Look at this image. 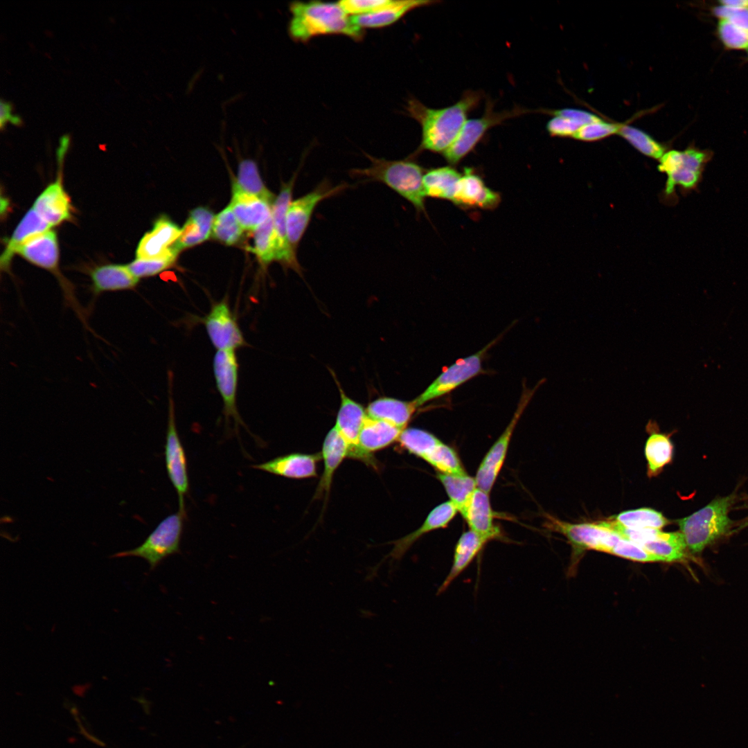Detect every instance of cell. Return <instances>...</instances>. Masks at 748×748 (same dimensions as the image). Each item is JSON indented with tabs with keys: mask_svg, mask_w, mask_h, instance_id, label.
Here are the masks:
<instances>
[{
	"mask_svg": "<svg viewBox=\"0 0 748 748\" xmlns=\"http://www.w3.org/2000/svg\"><path fill=\"white\" fill-rule=\"evenodd\" d=\"M392 0H345L339 1L349 16H359L375 12L392 3Z\"/></svg>",
	"mask_w": 748,
	"mask_h": 748,
	"instance_id": "cell-47",
	"label": "cell"
},
{
	"mask_svg": "<svg viewBox=\"0 0 748 748\" xmlns=\"http://www.w3.org/2000/svg\"><path fill=\"white\" fill-rule=\"evenodd\" d=\"M544 382L545 379L541 380L533 389L523 387L519 402L511 420L490 448L477 469L475 479L479 489L488 494L491 491L504 465L510 441L518 420L535 391Z\"/></svg>",
	"mask_w": 748,
	"mask_h": 748,
	"instance_id": "cell-8",
	"label": "cell"
},
{
	"mask_svg": "<svg viewBox=\"0 0 748 748\" xmlns=\"http://www.w3.org/2000/svg\"><path fill=\"white\" fill-rule=\"evenodd\" d=\"M438 2L429 0H393L389 6L375 12L350 17L352 21L363 30L384 28L398 21L414 9Z\"/></svg>",
	"mask_w": 748,
	"mask_h": 748,
	"instance_id": "cell-26",
	"label": "cell"
},
{
	"mask_svg": "<svg viewBox=\"0 0 748 748\" xmlns=\"http://www.w3.org/2000/svg\"><path fill=\"white\" fill-rule=\"evenodd\" d=\"M490 540L469 529L461 534L458 540L454 552V558L451 569L445 580L438 589L437 594L444 592L454 580L473 561L485 544Z\"/></svg>",
	"mask_w": 748,
	"mask_h": 748,
	"instance_id": "cell-25",
	"label": "cell"
},
{
	"mask_svg": "<svg viewBox=\"0 0 748 748\" xmlns=\"http://www.w3.org/2000/svg\"><path fill=\"white\" fill-rule=\"evenodd\" d=\"M748 526V517L742 522L740 526V528Z\"/></svg>",
	"mask_w": 748,
	"mask_h": 748,
	"instance_id": "cell-53",
	"label": "cell"
},
{
	"mask_svg": "<svg viewBox=\"0 0 748 748\" xmlns=\"http://www.w3.org/2000/svg\"><path fill=\"white\" fill-rule=\"evenodd\" d=\"M165 444V463L168 478L178 496L179 510L186 515L185 497L190 490L188 463L175 422V404L170 392Z\"/></svg>",
	"mask_w": 748,
	"mask_h": 748,
	"instance_id": "cell-11",
	"label": "cell"
},
{
	"mask_svg": "<svg viewBox=\"0 0 748 748\" xmlns=\"http://www.w3.org/2000/svg\"><path fill=\"white\" fill-rule=\"evenodd\" d=\"M321 458V453H291L254 465L252 467L286 478L306 479L317 475V463Z\"/></svg>",
	"mask_w": 748,
	"mask_h": 748,
	"instance_id": "cell-19",
	"label": "cell"
},
{
	"mask_svg": "<svg viewBox=\"0 0 748 748\" xmlns=\"http://www.w3.org/2000/svg\"><path fill=\"white\" fill-rule=\"evenodd\" d=\"M720 19H728L736 26L748 30V8H734L720 5L713 8Z\"/></svg>",
	"mask_w": 748,
	"mask_h": 748,
	"instance_id": "cell-49",
	"label": "cell"
},
{
	"mask_svg": "<svg viewBox=\"0 0 748 748\" xmlns=\"http://www.w3.org/2000/svg\"><path fill=\"white\" fill-rule=\"evenodd\" d=\"M371 165L365 168H354L350 174L367 181L385 184L410 202L418 212L426 213L422 179L424 169L416 161L407 159L387 160L366 154Z\"/></svg>",
	"mask_w": 748,
	"mask_h": 748,
	"instance_id": "cell-3",
	"label": "cell"
},
{
	"mask_svg": "<svg viewBox=\"0 0 748 748\" xmlns=\"http://www.w3.org/2000/svg\"><path fill=\"white\" fill-rule=\"evenodd\" d=\"M583 125L581 122L572 118L553 115L547 123L546 130L553 136L573 137Z\"/></svg>",
	"mask_w": 748,
	"mask_h": 748,
	"instance_id": "cell-48",
	"label": "cell"
},
{
	"mask_svg": "<svg viewBox=\"0 0 748 748\" xmlns=\"http://www.w3.org/2000/svg\"><path fill=\"white\" fill-rule=\"evenodd\" d=\"M553 115H560L572 118L580 122L583 125L594 122L600 119L597 116L591 114L586 111H582L576 109H563L553 112Z\"/></svg>",
	"mask_w": 748,
	"mask_h": 748,
	"instance_id": "cell-50",
	"label": "cell"
},
{
	"mask_svg": "<svg viewBox=\"0 0 748 748\" xmlns=\"http://www.w3.org/2000/svg\"><path fill=\"white\" fill-rule=\"evenodd\" d=\"M273 204L233 189L230 206L243 229L253 231L272 216Z\"/></svg>",
	"mask_w": 748,
	"mask_h": 748,
	"instance_id": "cell-24",
	"label": "cell"
},
{
	"mask_svg": "<svg viewBox=\"0 0 748 748\" xmlns=\"http://www.w3.org/2000/svg\"><path fill=\"white\" fill-rule=\"evenodd\" d=\"M546 526L564 535L572 545L576 555L587 549L611 553L621 538L598 522L573 524L547 516Z\"/></svg>",
	"mask_w": 748,
	"mask_h": 748,
	"instance_id": "cell-12",
	"label": "cell"
},
{
	"mask_svg": "<svg viewBox=\"0 0 748 748\" xmlns=\"http://www.w3.org/2000/svg\"><path fill=\"white\" fill-rule=\"evenodd\" d=\"M479 91H466L456 103L440 109L429 108L418 100L407 105L409 115L420 125L422 139L419 150L443 154L454 142L482 98Z\"/></svg>",
	"mask_w": 748,
	"mask_h": 748,
	"instance_id": "cell-1",
	"label": "cell"
},
{
	"mask_svg": "<svg viewBox=\"0 0 748 748\" xmlns=\"http://www.w3.org/2000/svg\"><path fill=\"white\" fill-rule=\"evenodd\" d=\"M199 321L217 350L235 351L247 346L226 299L212 304L208 313Z\"/></svg>",
	"mask_w": 748,
	"mask_h": 748,
	"instance_id": "cell-14",
	"label": "cell"
},
{
	"mask_svg": "<svg viewBox=\"0 0 748 748\" xmlns=\"http://www.w3.org/2000/svg\"><path fill=\"white\" fill-rule=\"evenodd\" d=\"M296 175L297 173H295L288 182L282 184L281 189L272 205V217L276 261L281 262L301 275V267L296 259V252L292 249L288 241L286 223L287 212L292 202V190Z\"/></svg>",
	"mask_w": 748,
	"mask_h": 748,
	"instance_id": "cell-16",
	"label": "cell"
},
{
	"mask_svg": "<svg viewBox=\"0 0 748 748\" xmlns=\"http://www.w3.org/2000/svg\"><path fill=\"white\" fill-rule=\"evenodd\" d=\"M243 229L238 221L231 206L220 212L214 219L212 233L215 239L226 245L238 242Z\"/></svg>",
	"mask_w": 748,
	"mask_h": 748,
	"instance_id": "cell-40",
	"label": "cell"
},
{
	"mask_svg": "<svg viewBox=\"0 0 748 748\" xmlns=\"http://www.w3.org/2000/svg\"><path fill=\"white\" fill-rule=\"evenodd\" d=\"M656 422L650 420L646 426L650 431L645 445V456L648 463V476L656 477L673 459V445L670 434L656 431Z\"/></svg>",
	"mask_w": 748,
	"mask_h": 748,
	"instance_id": "cell-30",
	"label": "cell"
},
{
	"mask_svg": "<svg viewBox=\"0 0 748 748\" xmlns=\"http://www.w3.org/2000/svg\"><path fill=\"white\" fill-rule=\"evenodd\" d=\"M497 340L498 338H496L477 353L458 359L443 371L422 393L413 400L417 407L450 393L469 380L481 374L483 372V359L488 350Z\"/></svg>",
	"mask_w": 748,
	"mask_h": 748,
	"instance_id": "cell-10",
	"label": "cell"
},
{
	"mask_svg": "<svg viewBox=\"0 0 748 748\" xmlns=\"http://www.w3.org/2000/svg\"><path fill=\"white\" fill-rule=\"evenodd\" d=\"M233 189L262 198L271 204L274 195L265 186L256 162L251 159L242 160L238 165V176Z\"/></svg>",
	"mask_w": 748,
	"mask_h": 748,
	"instance_id": "cell-36",
	"label": "cell"
},
{
	"mask_svg": "<svg viewBox=\"0 0 748 748\" xmlns=\"http://www.w3.org/2000/svg\"><path fill=\"white\" fill-rule=\"evenodd\" d=\"M437 478L443 486L449 501L463 515L477 490L475 477L463 474H447L438 472Z\"/></svg>",
	"mask_w": 748,
	"mask_h": 748,
	"instance_id": "cell-34",
	"label": "cell"
},
{
	"mask_svg": "<svg viewBox=\"0 0 748 748\" xmlns=\"http://www.w3.org/2000/svg\"><path fill=\"white\" fill-rule=\"evenodd\" d=\"M7 121H10L13 125L18 126L22 124L21 117L12 114L11 103L1 99L0 101V127L1 130Z\"/></svg>",
	"mask_w": 748,
	"mask_h": 748,
	"instance_id": "cell-51",
	"label": "cell"
},
{
	"mask_svg": "<svg viewBox=\"0 0 748 748\" xmlns=\"http://www.w3.org/2000/svg\"><path fill=\"white\" fill-rule=\"evenodd\" d=\"M213 213L204 207H197L190 212L174 248L180 250L199 244L209 237L214 222Z\"/></svg>",
	"mask_w": 748,
	"mask_h": 748,
	"instance_id": "cell-32",
	"label": "cell"
},
{
	"mask_svg": "<svg viewBox=\"0 0 748 748\" xmlns=\"http://www.w3.org/2000/svg\"><path fill=\"white\" fill-rule=\"evenodd\" d=\"M612 519L625 527L634 529H661L670 524V521L661 513L650 508L623 511L612 517Z\"/></svg>",
	"mask_w": 748,
	"mask_h": 748,
	"instance_id": "cell-37",
	"label": "cell"
},
{
	"mask_svg": "<svg viewBox=\"0 0 748 748\" xmlns=\"http://www.w3.org/2000/svg\"><path fill=\"white\" fill-rule=\"evenodd\" d=\"M417 409L413 400L404 401L381 397L369 402L366 411L368 416L389 422L404 430Z\"/></svg>",
	"mask_w": 748,
	"mask_h": 748,
	"instance_id": "cell-27",
	"label": "cell"
},
{
	"mask_svg": "<svg viewBox=\"0 0 748 748\" xmlns=\"http://www.w3.org/2000/svg\"><path fill=\"white\" fill-rule=\"evenodd\" d=\"M176 258L168 257L155 259H139L131 262L127 266L132 274L137 278L154 276L170 267Z\"/></svg>",
	"mask_w": 748,
	"mask_h": 748,
	"instance_id": "cell-46",
	"label": "cell"
},
{
	"mask_svg": "<svg viewBox=\"0 0 748 748\" xmlns=\"http://www.w3.org/2000/svg\"><path fill=\"white\" fill-rule=\"evenodd\" d=\"M333 378L340 395V405L334 427L348 445V457L375 465V460L372 455L365 453L359 445V434L367 417L366 408L346 394L335 375H333Z\"/></svg>",
	"mask_w": 748,
	"mask_h": 748,
	"instance_id": "cell-15",
	"label": "cell"
},
{
	"mask_svg": "<svg viewBox=\"0 0 748 748\" xmlns=\"http://www.w3.org/2000/svg\"><path fill=\"white\" fill-rule=\"evenodd\" d=\"M734 499V495L717 498L691 515L677 520L690 553L700 554L729 531L732 521L729 511Z\"/></svg>",
	"mask_w": 748,
	"mask_h": 748,
	"instance_id": "cell-5",
	"label": "cell"
},
{
	"mask_svg": "<svg viewBox=\"0 0 748 748\" xmlns=\"http://www.w3.org/2000/svg\"><path fill=\"white\" fill-rule=\"evenodd\" d=\"M612 555L640 562H657L663 560L641 546L621 538L611 551Z\"/></svg>",
	"mask_w": 748,
	"mask_h": 748,
	"instance_id": "cell-45",
	"label": "cell"
},
{
	"mask_svg": "<svg viewBox=\"0 0 748 748\" xmlns=\"http://www.w3.org/2000/svg\"><path fill=\"white\" fill-rule=\"evenodd\" d=\"M526 113V109L515 107L509 111L497 112L493 103L488 100L483 114L479 118L467 119L452 145L443 154L447 162L458 164L477 145L492 127L505 121Z\"/></svg>",
	"mask_w": 748,
	"mask_h": 748,
	"instance_id": "cell-7",
	"label": "cell"
},
{
	"mask_svg": "<svg viewBox=\"0 0 748 748\" xmlns=\"http://www.w3.org/2000/svg\"><path fill=\"white\" fill-rule=\"evenodd\" d=\"M747 56H748V48L747 49Z\"/></svg>",
	"mask_w": 748,
	"mask_h": 748,
	"instance_id": "cell-54",
	"label": "cell"
},
{
	"mask_svg": "<svg viewBox=\"0 0 748 748\" xmlns=\"http://www.w3.org/2000/svg\"><path fill=\"white\" fill-rule=\"evenodd\" d=\"M618 134L636 150L648 157L659 160L667 151L665 145L632 126L622 125Z\"/></svg>",
	"mask_w": 748,
	"mask_h": 748,
	"instance_id": "cell-39",
	"label": "cell"
},
{
	"mask_svg": "<svg viewBox=\"0 0 748 748\" xmlns=\"http://www.w3.org/2000/svg\"><path fill=\"white\" fill-rule=\"evenodd\" d=\"M349 186L346 183L332 186L324 180L308 193L290 202L286 216L287 232L290 245L295 252L317 205L341 193Z\"/></svg>",
	"mask_w": 748,
	"mask_h": 748,
	"instance_id": "cell-9",
	"label": "cell"
},
{
	"mask_svg": "<svg viewBox=\"0 0 748 748\" xmlns=\"http://www.w3.org/2000/svg\"><path fill=\"white\" fill-rule=\"evenodd\" d=\"M186 515L178 510L165 517L138 547L114 554L112 558L136 556L145 560L150 570L165 558L180 552Z\"/></svg>",
	"mask_w": 748,
	"mask_h": 748,
	"instance_id": "cell-6",
	"label": "cell"
},
{
	"mask_svg": "<svg viewBox=\"0 0 748 748\" xmlns=\"http://www.w3.org/2000/svg\"><path fill=\"white\" fill-rule=\"evenodd\" d=\"M51 226L31 208L21 220L10 239L0 258L1 271H8L12 257L19 247L29 238L51 230Z\"/></svg>",
	"mask_w": 748,
	"mask_h": 748,
	"instance_id": "cell-28",
	"label": "cell"
},
{
	"mask_svg": "<svg viewBox=\"0 0 748 748\" xmlns=\"http://www.w3.org/2000/svg\"><path fill=\"white\" fill-rule=\"evenodd\" d=\"M290 10L289 33L294 40L305 42L326 35H342L354 39L363 37L364 30L352 21L339 2L294 1Z\"/></svg>",
	"mask_w": 748,
	"mask_h": 748,
	"instance_id": "cell-2",
	"label": "cell"
},
{
	"mask_svg": "<svg viewBox=\"0 0 748 748\" xmlns=\"http://www.w3.org/2000/svg\"><path fill=\"white\" fill-rule=\"evenodd\" d=\"M403 429L384 420L369 416L364 421L359 437V447L371 454L398 441Z\"/></svg>",
	"mask_w": 748,
	"mask_h": 748,
	"instance_id": "cell-31",
	"label": "cell"
},
{
	"mask_svg": "<svg viewBox=\"0 0 748 748\" xmlns=\"http://www.w3.org/2000/svg\"><path fill=\"white\" fill-rule=\"evenodd\" d=\"M51 226L71 217V203L60 177L51 184L36 199L32 207Z\"/></svg>",
	"mask_w": 748,
	"mask_h": 748,
	"instance_id": "cell-22",
	"label": "cell"
},
{
	"mask_svg": "<svg viewBox=\"0 0 748 748\" xmlns=\"http://www.w3.org/2000/svg\"><path fill=\"white\" fill-rule=\"evenodd\" d=\"M720 5L734 7V8H748V0H724L719 1Z\"/></svg>",
	"mask_w": 748,
	"mask_h": 748,
	"instance_id": "cell-52",
	"label": "cell"
},
{
	"mask_svg": "<svg viewBox=\"0 0 748 748\" xmlns=\"http://www.w3.org/2000/svg\"><path fill=\"white\" fill-rule=\"evenodd\" d=\"M213 368L216 386L223 402L222 413L226 422L229 423L233 420L237 434L240 425L248 431L237 407L239 364L235 351L217 350L214 355Z\"/></svg>",
	"mask_w": 748,
	"mask_h": 748,
	"instance_id": "cell-13",
	"label": "cell"
},
{
	"mask_svg": "<svg viewBox=\"0 0 748 748\" xmlns=\"http://www.w3.org/2000/svg\"><path fill=\"white\" fill-rule=\"evenodd\" d=\"M718 33L722 44L730 49L748 48V30L728 19H720Z\"/></svg>",
	"mask_w": 748,
	"mask_h": 748,
	"instance_id": "cell-43",
	"label": "cell"
},
{
	"mask_svg": "<svg viewBox=\"0 0 748 748\" xmlns=\"http://www.w3.org/2000/svg\"><path fill=\"white\" fill-rule=\"evenodd\" d=\"M500 202L499 193L488 187L479 175L472 168L464 169L452 201L455 205L464 208L492 210Z\"/></svg>",
	"mask_w": 748,
	"mask_h": 748,
	"instance_id": "cell-18",
	"label": "cell"
},
{
	"mask_svg": "<svg viewBox=\"0 0 748 748\" xmlns=\"http://www.w3.org/2000/svg\"><path fill=\"white\" fill-rule=\"evenodd\" d=\"M461 174L452 166L427 170L422 185L426 197L453 201Z\"/></svg>",
	"mask_w": 748,
	"mask_h": 748,
	"instance_id": "cell-33",
	"label": "cell"
},
{
	"mask_svg": "<svg viewBox=\"0 0 748 748\" xmlns=\"http://www.w3.org/2000/svg\"><path fill=\"white\" fill-rule=\"evenodd\" d=\"M712 157L709 150L690 146L684 150H667L659 160L658 170L666 175L665 187L659 194L661 202L675 205L678 202L676 189L683 195L697 190L703 172Z\"/></svg>",
	"mask_w": 748,
	"mask_h": 748,
	"instance_id": "cell-4",
	"label": "cell"
},
{
	"mask_svg": "<svg viewBox=\"0 0 748 748\" xmlns=\"http://www.w3.org/2000/svg\"><path fill=\"white\" fill-rule=\"evenodd\" d=\"M398 442L402 449L424 460L440 440L427 431L411 427L402 431Z\"/></svg>",
	"mask_w": 748,
	"mask_h": 748,
	"instance_id": "cell-38",
	"label": "cell"
},
{
	"mask_svg": "<svg viewBox=\"0 0 748 748\" xmlns=\"http://www.w3.org/2000/svg\"><path fill=\"white\" fill-rule=\"evenodd\" d=\"M249 249L256 255L264 265L276 260L272 216L253 230V245Z\"/></svg>",
	"mask_w": 748,
	"mask_h": 748,
	"instance_id": "cell-42",
	"label": "cell"
},
{
	"mask_svg": "<svg viewBox=\"0 0 748 748\" xmlns=\"http://www.w3.org/2000/svg\"><path fill=\"white\" fill-rule=\"evenodd\" d=\"M621 124L598 119L582 126L573 138L583 141H595L607 138L618 132Z\"/></svg>",
	"mask_w": 748,
	"mask_h": 748,
	"instance_id": "cell-44",
	"label": "cell"
},
{
	"mask_svg": "<svg viewBox=\"0 0 748 748\" xmlns=\"http://www.w3.org/2000/svg\"><path fill=\"white\" fill-rule=\"evenodd\" d=\"M321 457L323 460V472L316 488L314 499L323 497L327 500L335 471L346 457H348L347 443L334 427L327 434L323 440Z\"/></svg>",
	"mask_w": 748,
	"mask_h": 748,
	"instance_id": "cell-20",
	"label": "cell"
},
{
	"mask_svg": "<svg viewBox=\"0 0 748 748\" xmlns=\"http://www.w3.org/2000/svg\"><path fill=\"white\" fill-rule=\"evenodd\" d=\"M181 233V229L176 224L166 216L160 217L154 222L152 229L140 240L136 251V258H177L179 251L173 245Z\"/></svg>",
	"mask_w": 748,
	"mask_h": 748,
	"instance_id": "cell-17",
	"label": "cell"
},
{
	"mask_svg": "<svg viewBox=\"0 0 748 748\" xmlns=\"http://www.w3.org/2000/svg\"><path fill=\"white\" fill-rule=\"evenodd\" d=\"M424 461L439 473L447 474H466L456 451L441 441Z\"/></svg>",
	"mask_w": 748,
	"mask_h": 748,
	"instance_id": "cell-41",
	"label": "cell"
},
{
	"mask_svg": "<svg viewBox=\"0 0 748 748\" xmlns=\"http://www.w3.org/2000/svg\"><path fill=\"white\" fill-rule=\"evenodd\" d=\"M640 546L660 558L663 562H682L688 556V550L680 531L664 532L659 538Z\"/></svg>",
	"mask_w": 748,
	"mask_h": 748,
	"instance_id": "cell-35",
	"label": "cell"
},
{
	"mask_svg": "<svg viewBox=\"0 0 748 748\" xmlns=\"http://www.w3.org/2000/svg\"><path fill=\"white\" fill-rule=\"evenodd\" d=\"M93 294L133 289L138 283L127 265H106L93 269L89 273Z\"/></svg>",
	"mask_w": 748,
	"mask_h": 748,
	"instance_id": "cell-29",
	"label": "cell"
},
{
	"mask_svg": "<svg viewBox=\"0 0 748 748\" xmlns=\"http://www.w3.org/2000/svg\"><path fill=\"white\" fill-rule=\"evenodd\" d=\"M457 513V509L449 501L436 506L419 528L391 543L393 547L389 556L394 560H400L420 537L432 531L447 527Z\"/></svg>",
	"mask_w": 748,
	"mask_h": 748,
	"instance_id": "cell-21",
	"label": "cell"
},
{
	"mask_svg": "<svg viewBox=\"0 0 748 748\" xmlns=\"http://www.w3.org/2000/svg\"><path fill=\"white\" fill-rule=\"evenodd\" d=\"M470 530L484 537L490 541L501 537L499 528L494 524V512L492 509L489 494L477 488L472 498L462 515Z\"/></svg>",
	"mask_w": 748,
	"mask_h": 748,
	"instance_id": "cell-23",
	"label": "cell"
}]
</instances>
